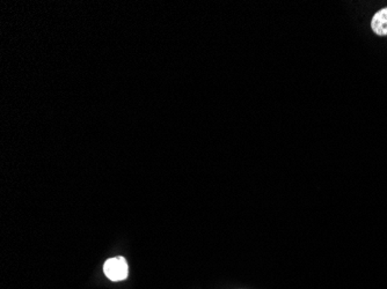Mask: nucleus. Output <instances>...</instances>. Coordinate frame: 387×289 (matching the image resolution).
I'll use <instances>...</instances> for the list:
<instances>
[{"label": "nucleus", "mask_w": 387, "mask_h": 289, "mask_svg": "<svg viewBox=\"0 0 387 289\" xmlns=\"http://www.w3.org/2000/svg\"><path fill=\"white\" fill-rule=\"evenodd\" d=\"M103 272L111 281H122L128 278V263L123 257L110 258L103 265Z\"/></svg>", "instance_id": "nucleus-1"}, {"label": "nucleus", "mask_w": 387, "mask_h": 289, "mask_svg": "<svg viewBox=\"0 0 387 289\" xmlns=\"http://www.w3.org/2000/svg\"><path fill=\"white\" fill-rule=\"evenodd\" d=\"M371 28L378 36H387V8L380 10L373 15Z\"/></svg>", "instance_id": "nucleus-2"}]
</instances>
